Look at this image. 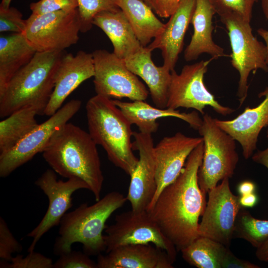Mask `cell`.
Instances as JSON below:
<instances>
[{
  "label": "cell",
  "mask_w": 268,
  "mask_h": 268,
  "mask_svg": "<svg viewBox=\"0 0 268 268\" xmlns=\"http://www.w3.org/2000/svg\"><path fill=\"white\" fill-rule=\"evenodd\" d=\"M151 52L147 47H142L124 60L129 70L145 82L155 106L165 109L167 107L171 71L163 65L156 66L152 60Z\"/></svg>",
  "instance_id": "obj_22"
},
{
  "label": "cell",
  "mask_w": 268,
  "mask_h": 268,
  "mask_svg": "<svg viewBox=\"0 0 268 268\" xmlns=\"http://www.w3.org/2000/svg\"><path fill=\"white\" fill-rule=\"evenodd\" d=\"M261 6L265 17L268 19V0H261Z\"/></svg>",
  "instance_id": "obj_44"
},
{
  "label": "cell",
  "mask_w": 268,
  "mask_h": 268,
  "mask_svg": "<svg viewBox=\"0 0 268 268\" xmlns=\"http://www.w3.org/2000/svg\"><path fill=\"white\" fill-rule=\"evenodd\" d=\"M220 17L228 31L231 64L240 75L237 96L241 106L247 96L250 73L259 69L268 72L266 47L253 34L250 22L233 14Z\"/></svg>",
  "instance_id": "obj_7"
},
{
  "label": "cell",
  "mask_w": 268,
  "mask_h": 268,
  "mask_svg": "<svg viewBox=\"0 0 268 268\" xmlns=\"http://www.w3.org/2000/svg\"><path fill=\"white\" fill-rule=\"evenodd\" d=\"M105 232L106 253L125 245L151 243L164 251L172 264L176 260V247L163 234L147 210L132 209L117 215L115 223L106 226Z\"/></svg>",
  "instance_id": "obj_9"
},
{
  "label": "cell",
  "mask_w": 268,
  "mask_h": 268,
  "mask_svg": "<svg viewBox=\"0 0 268 268\" xmlns=\"http://www.w3.org/2000/svg\"><path fill=\"white\" fill-rule=\"evenodd\" d=\"M80 21V32L89 31L94 16L98 13L119 9L118 0H77Z\"/></svg>",
  "instance_id": "obj_30"
},
{
  "label": "cell",
  "mask_w": 268,
  "mask_h": 268,
  "mask_svg": "<svg viewBox=\"0 0 268 268\" xmlns=\"http://www.w3.org/2000/svg\"><path fill=\"white\" fill-rule=\"evenodd\" d=\"M219 16L225 14L237 15L251 22L252 10L257 0H210Z\"/></svg>",
  "instance_id": "obj_31"
},
{
  "label": "cell",
  "mask_w": 268,
  "mask_h": 268,
  "mask_svg": "<svg viewBox=\"0 0 268 268\" xmlns=\"http://www.w3.org/2000/svg\"><path fill=\"white\" fill-rule=\"evenodd\" d=\"M26 22L23 34L38 52L64 51L79 40L80 21L77 8L31 13Z\"/></svg>",
  "instance_id": "obj_8"
},
{
  "label": "cell",
  "mask_w": 268,
  "mask_h": 268,
  "mask_svg": "<svg viewBox=\"0 0 268 268\" xmlns=\"http://www.w3.org/2000/svg\"><path fill=\"white\" fill-rule=\"evenodd\" d=\"M118 4L126 15L142 47H147L152 39L163 31L165 24L142 0H118Z\"/></svg>",
  "instance_id": "obj_26"
},
{
  "label": "cell",
  "mask_w": 268,
  "mask_h": 268,
  "mask_svg": "<svg viewBox=\"0 0 268 268\" xmlns=\"http://www.w3.org/2000/svg\"><path fill=\"white\" fill-rule=\"evenodd\" d=\"M144 1L148 5L151 7V1L150 0H142Z\"/></svg>",
  "instance_id": "obj_46"
},
{
  "label": "cell",
  "mask_w": 268,
  "mask_h": 268,
  "mask_svg": "<svg viewBox=\"0 0 268 268\" xmlns=\"http://www.w3.org/2000/svg\"><path fill=\"white\" fill-rule=\"evenodd\" d=\"M11 1V0H1L0 6L5 8H8L10 6Z\"/></svg>",
  "instance_id": "obj_45"
},
{
  "label": "cell",
  "mask_w": 268,
  "mask_h": 268,
  "mask_svg": "<svg viewBox=\"0 0 268 268\" xmlns=\"http://www.w3.org/2000/svg\"><path fill=\"white\" fill-rule=\"evenodd\" d=\"M37 51L23 33L0 37V93L14 74L33 58Z\"/></svg>",
  "instance_id": "obj_25"
},
{
  "label": "cell",
  "mask_w": 268,
  "mask_h": 268,
  "mask_svg": "<svg viewBox=\"0 0 268 268\" xmlns=\"http://www.w3.org/2000/svg\"><path fill=\"white\" fill-rule=\"evenodd\" d=\"M203 139L204 150L198 173V182L205 193L215 187L219 181L231 178L239 161L235 140L219 128L214 118L203 115L198 130Z\"/></svg>",
  "instance_id": "obj_6"
},
{
  "label": "cell",
  "mask_w": 268,
  "mask_h": 268,
  "mask_svg": "<svg viewBox=\"0 0 268 268\" xmlns=\"http://www.w3.org/2000/svg\"><path fill=\"white\" fill-rule=\"evenodd\" d=\"M127 201L122 194L111 192L90 205L81 204L62 218L59 236L54 244L53 252L59 256L70 252L75 243L82 244L83 252L88 256H98L106 251L103 231L110 216Z\"/></svg>",
  "instance_id": "obj_3"
},
{
  "label": "cell",
  "mask_w": 268,
  "mask_h": 268,
  "mask_svg": "<svg viewBox=\"0 0 268 268\" xmlns=\"http://www.w3.org/2000/svg\"><path fill=\"white\" fill-rule=\"evenodd\" d=\"M234 237L257 248L268 239V220L256 218L242 208L236 219Z\"/></svg>",
  "instance_id": "obj_29"
},
{
  "label": "cell",
  "mask_w": 268,
  "mask_h": 268,
  "mask_svg": "<svg viewBox=\"0 0 268 268\" xmlns=\"http://www.w3.org/2000/svg\"><path fill=\"white\" fill-rule=\"evenodd\" d=\"M264 97L254 108L246 107L237 117L231 120L214 119L216 124L237 141L246 159L252 157L257 148L258 137L262 129L268 125V86L259 94Z\"/></svg>",
  "instance_id": "obj_18"
},
{
  "label": "cell",
  "mask_w": 268,
  "mask_h": 268,
  "mask_svg": "<svg viewBox=\"0 0 268 268\" xmlns=\"http://www.w3.org/2000/svg\"><path fill=\"white\" fill-rule=\"evenodd\" d=\"M258 198L255 193L240 196V203L242 207H253L258 202Z\"/></svg>",
  "instance_id": "obj_40"
},
{
  "label": "cell",
  "mask_w": 268,
  "mask_h": 268,
  "mask_svg": "<svg viewBox=\"0 0 268 268\" xmlns=\"http://www.w3.org/2000/svg\"><path fill=\"white\" fill-rule=\"evenodd\" d=\"M95 69L92 53L78 51L75 55L64 54L58 67L53 91L44 114L51 116L79 85L93 77Z\"/></svg>",
  "instance_id": "obj_17"
},
{
  "label": "cell",
  "mask_w": 268,
  "mask_h": 268,
  "mask_svg": "<svg viewBox=\"0 0 268 268\" xmlns=\"http://www.w3.org/2000/svg\"><path fill=\"white\" fill-rule=\"evenodd\" d=\"M144 101L124 102L119 99L113 100L130 123L135 125L139 132L143 133L151 134L156 132L159 127L157 120L165 117L182 120L196 130H198L201 124L202 119L195 111L187 113L168 108L161 109L154 107Z\"/></svg>",
  "instance_id": "obj_21"
},
{
  "label": "cell",
  "mask_w": 268,
  "mask_h": 268,
  "mask_svg": "<svg viewBox=\"0 0 268 268\" xmlns=\"http://www.w3.org/2000/svg\"><path fill=\"white\" fill-rule=\"evenodd\" d=\"M202 137H190L178 132L164 137L154 146L156 191L147 210L160 193L178 177L193 150L202 141Z\"/></svg>",
  "instance_id": "obj_15"
},
{
  "label": "cell",
  "mask_w": 268,
  "mask_h": 268,
  "mask_svg": "<svg viewBox=\"0 0 268 268\" xmlns=\"http://www.w3.org/2000/svg\"><path fill=\"white\" fill-rule=\"evenodd\" d=\"M257 33L265 42L267 50L266 62L268 65V30L261 28L257 30Z\"/></svg>",
  "instance_id": "obj_43"
},
{
  "label": "cell",
  "mask_w": 268,
  "mask_h": 268,
  "mask_svg": "<svg viewBox=\"0 0 268 268\" xmlns=\"http://www.w3.org/2000/svg\"><path fill=\"white\" fill-rule=\"evenodd\" d=\"M267 137L268 138V131H267Z\"/></svg>",
  "instance_id": "obj_47"
},
{
  "label": "cell",
  "mask_w": 268,
  "mask_h": 268,
  "mask_svg": "<svg viewBox=\"0 0 268 268\" xmlns=\"http://www.w3.org/2000/svg\"><path fill=\"white\" fill-rule=\"evenodd\" d=\"M32 14L38 15L61 10L77 9V0H39L30 4Z\"/></svg>",
  "instance_id": "obj_36"
},
{
  "label": "cell",
  "mask_w": 268,
  "mask_h": 268,
  "mask_svg": "<svg viewBox=\"0 0 268 268\" xmlns=\"http://www.w3.org/2000/svg\"><path fill=\"white\" fill-rule=\"evenodd\" d=\"M97 268H173L167 254L150 244H128L97 256Z\"/></svg>",
  "instance_id": "obj_20"
},
{
  "label": "cell",
  "mask_w": 268,
  "mask_h": 268,
  "mask_svg": "<svg viewBox=\"0 0 268 268\" xmlns=\"http://www.w3.org/2000/svg\"><path fill=\"white\" fill-rule=\"evenodd\" d=\"M92 55L95 69L93 83L96 94L111 99H147L148 91L137 75L127 67L124 59L103 49L96 50Z\"/></svg>",
  "instance_id": "obj_11"
},
{
  "label": "cell",
  "mask_w": 268,
  "mask_h": 268,
  "mask_svg": "<svg viewBox=\"0 0 268 268\" xmlns=\"http://www.w3.org/2000/svg\"><path fill=\"white\" fill-rule=\"evenodd\" d=\"M22 251V246L9 230L7 223L0 217V259L1 261L9 262L12 255Z\"/></svg>",
  "instance_id": "obj_34"
},
{
  "label": "cell",
  "mask_w": 268,
  "mask_h": 268,
  "mask_svg": "<svg viewBox=\"0 0 268 268\" xmlns=\"http://www.w3.org/2000/svg\"><path fill=\"white\" fill-rule=\"evenodd\" d=\"M208 198L199 223V235L229 248L234 238L237 216L242 208L240 196L234 195L226 178L208 192Z\"/></svg>",
  "instance_id": "obj_13"
},
{
  "label": "cell",
  "mask_w": 268,
  "mask_h": 268,
  "mask_svg": "<svg viewBox=\"0 0 268 268\" xmlns=\"http://www.w3.org/2000/svg\"><path fill=\"white\" fill-rule=\"evenodd\" d=\"M212 58L202 60L183 67L178 74L171 71V79L168 90L167 107L173 110L182 107L192 108L204 114V109L209 106L217 113L226 116L234 110L221 105L205 87L203 78Z\"/></svg>",
  "instance_id": "obj_10"
},
{
  "label": "cell",
  "mask_w": 268,
  "mask_h": 268,
  "mask_svg": "<svg viewBox=\"0 0 268 268\" xmlns=\"http://www.w3.org/2000/svg\"><path fill=\"white\" fill-rule=\"evenodd\" d=\"M85 108L92 138L115 166L130 176L138 160L133 152L132 124L113 99L96 94L88 100Z\"/></svg>",
  "instance_id": "obj_5"
},
{
  "label": "cell",
  "mask_w": 268,
  "mask_h": 268,
  "mask_svg": "<svg viewBox=\"0 0 268 268\" xmlns=\"http://www.w3.org/2000/svg\"><path fill=\"white\" fill-rule=\"evenodd\" d=\"M81 101L72 99L61 107L46 121L39 124L14 147L0 153V177L5 178L42 152L54 133L79 111Z\"/></svg>",
  "instance_id": "obj_12"
},
{
  "label": "cell",
  "mask_w": 268,
  "mask_h": 268,
  "mask_svg": "<svg viewBox=\"0 0 268 268\" xmlns=\"http://www.w3.org/2000/svg\"><path fill=\"white\" fill-rule=\"evenodd\" d=\"M196 0H182L176 10L169 17L163 31L147 47L151 51H161L163 66L171 71L174 69L183 50L184 39L191 23Z\"/></svg>",
  "instance_id": "obj_19"
},
{
  "label": "cell",
  "mask_w": 268,
  "mask_h": 268,
  "mask_svg": "<svg viewBox=\"0 0 268 268\" xmlns=\"http://www.w3.org/2000/svg\"><path fill=\"white\" fill-rule=\"evenodd\" d=\"M93 25L100 28L108 36L113 47V53L125 59L135 54L142 47L123 11H101L93 20Z\"/></svg>",
  "instance_id": "obj_24"
},
{
  "label": "cell",
  "mask_w": 268,
  "mask_h": 268,
  "mask_svg": "<svg viewBox=\"0 0 268 268\" xmlns=\"http://www.w3.org/2000/svg\"><path fill=\"white\" fill-rule=\"evenodd\" d=\"M255 254L259 260L268 263V239L260 247L256 248Z\"/></svg>",
  "instance_id": "obj_42"
},
{
  "label": "cell",
  "mask_w": 268,
  "mask_h": 268,
  "mask_svg": "<svg viewBox=\"0 0 268 268\" xmlns=\"http://www.w3.org/2000/svg\"><path fill=\"white\" fill-rule=\"evenodd\" d=\"M89 256L80 251L71 250L60 256L53 268H97V263Z\"/></svg>",
  "instance_id": "obj_35"
},
{
  "label": "cell",
  "mask_w": 268,
  "mask_h": 268,
  "mask_svg": "<svg viewBox=\"0 0 268 268\" xmlns=\"http://www.w3.org/2000/svg\"><path fill=\"white\" fill-rule=\"evenodd\" d=\"M133 148L137 150V165L130 175L131 181L126 197L132 209L147 210L156 191L155 165L153 154L154 143L151 134L134 132Z\"/></svg>",
  "instance_id": "obj_16"
},
{
  "label": "cell",
  "mask_w": 268,
  "mask_h": 268,
  "mask_svg": "<svg viewBox=\"0 0 268 268\" xmlns=\"http://www.w3.org/2000/svg\"><path fill=\"white\" fill-rule=\"evenodd\" d=\"M229 248L206 237L200 236L181 252L183 259L198 268H222Z\"/></svg>",
  "instance_id": "obj_28"
},
{
  "label": "cell",
  "mask_w": 268,
  "mask_h": 268,
  "mask_svg": "<svg viewBox=\"0 0 268 268\" xmlns=\"http://www.w3.org/2000/svg\"><path fill=\"white\" fill-rule=\"evenodd\" d=\"M256 186L251 181H246L241 182L238 186V191L240 196L255 193Z\"/></svg>",
  "instance_id": "obj_41"
},
{
  "label": "cell",
  "mask_w": 268,
  "mask_h": 268,
  "mask_svg": "<svg viewBox=\"0 0 268 268\" xmlns=\"http://www.w3.org/2000/svg\"><path fill=\"white\" fill-rule=\"evenodd\" d=\"M215 13L210 0H196L191 20L194 32L184 52V59L186 61L196 60L203 53L210 55L213 59L228 56L224 49L215 44L212 39V20Z\"/></svg>",
  "instance_id": "obj_23"
},
{
  "label": "cell",
  "mask_w": 268,
  "mask_h": 268,
  "mask_svg": "<svg viewBox=\"0 0 268 268\" xmlns=\"http://www.w3.org/2000/svg\"><path fill=\"white\" fill-rule=\"evenodd\" d=\"M26 20L21 12L14 7L5 8L0 6V32H10L23 33L26 28Z\"/></svg>",
  "instance_id": "obj_33"
},
{
  "label": "cell",
  "mask_w": 268,
  "mask_h": 268,
  "mask_svg": "<svg viewBox=\"0 0 268 268\" xmlns=\"http://www.w3.org/2000/svg\"><path fill=\"white\" fill-rule=\"evenodd\" d=\"M47 196L49 200L47 210L39 223L27 236L32 238L28 252L34 251L41 238L53 227L60 224L66 212L71 207L72 195L80 189H87V185L77 178L67 179L66 181L58 180L56 173L47 169L35 182Z\"/></svg>",
  "instance_id": "obj_14"
},
{
  "label": "cell",
  "mask_w": 268,
  "mask_h": 268,
  "mask_svg": "<svg viewBox=\"0 0 268 268\" xmlns=\"http://www.w3.org/2000/svg\"><path fill=\"white\" fill-rule=\"evenodd\" d=\"M64 51L37 52L0 93V117L26 106H36L41 115L54 90L56 73Z\"/></svg>",
  "instance_id": "obj_4"
},
{
  "label": "cell",
  "mask_w": 268,
  "mask_h": 268,
  "mask_svg": "<svg viewBox=\"0 0 268 268\" xmlns=\"http://www.w3.org/2000/svg\"><path fill=\"white\" fill-rule=\"evenodd\" d=\"M41 115L34 106L23 107L0 122V153L10 150L38 125L35 117Z\"/></svg>",
  "instance_id": "obj_27"
},
{
  "label": "cell",
  "mask_w": 268,
  "mask_h": 268,
  "mask_svg": "<svg viewBox=\"0 0 268 268\" xmlns=\"http://www.w3.org/2000/svg\"><path fill=\"white\" fill-rule=\"evenodd\" d=\"M258 265L236 257L228 250L222 264V268H259Z\"/></svg>",
  "instance_id": "obj_38"
},
{
  "label": "cell",
  "mask_w": 268,
  "mask_h": 268,
  "mask_svg": "<svg viewBox=\"0 0 268 268\" xmlns=\"http://www.w3.org/2000/svg\"><path fill=\"white\" fill-rule=\"evenodd\" d=\"M203 141L189 156L181 172L147 210L163 234L181 251L199 235V219L205 208V194L198 178L203 154Z\"/></svg>",
  "instance_id": "obj_1"
},
{
  "label": "cell",
  "mask_w": 268,
  "mask_h": 268,
  "mask_svg": "<svg viewBox=\"0 0 268 268\" xmlns=\"http://www.w3.org/2000/svg\"><path fill=\"white\" fill-rule=\"evenodd\" d=\"M252 159L254 162L268 169V146L266 149L259 150L253 154Z\"/></svg>",
  "instance_id": "obj_39"
},
{
  "label": "cell",
  "mask_w": 268,
  "mask_h": 268,
  "mask_svg": "<svg viewBox=\"0 0 268 268\" xmlns=\"http://www.w3.org/2000/svg\"><path fill=\"white\" fill-rule=\"evenodd\" d=\"M42 153L56 173L82 180L95 201L100 199L104 176L97 144L89 133L67 122L54 133Z\"/></svg>",
  "instance_id": "obj_2"
},
{
  "label": "cell",
  "mask_w": 268,
  "mask_h": 268,
  "mask_svg": "<svg viewBox=\"0 0 268 268\" xmlns=\"http://www.w3.org/2000/svg\"><path fill=\"white\" fill-rule=\"evenodd\" d=\"M51 259L43 254L33 251L24 257L17 255L9 262L0 261V268H53Z\"/></svg>",
  "instance_id": "obj_32"
},
{
  "label": "cell",
  "mask_w": 268,
  "mask_h": 268,
  "mask_svg": "<svg viewBox=\"0 0 268 268\" xmlns=\"http://www.w3.org/2000/svg\"><path fill=\"white\" fill-rule=\"evenodd\" d=\"M182 0H150L151 8L162 18L169 17L177 9Z\"/></svg>",
  "instance_id": "obj_37"
}]
</instances>
